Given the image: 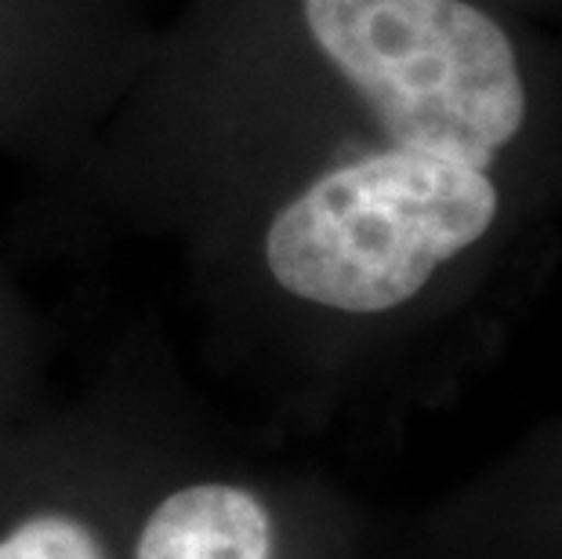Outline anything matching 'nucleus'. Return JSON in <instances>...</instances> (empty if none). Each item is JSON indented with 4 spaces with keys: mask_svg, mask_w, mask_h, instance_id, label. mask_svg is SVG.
<instances>
[{
    "mask_svg": "<svg viewBox=\"0 0 562 559\" xmlns=\"http://www.w3.org/2000/svg\"><path fill=\"white\" fill-rule=\"evenodd\" d=\"M497 171L414 146L360 149L272 215L266 266L286 294L352 316L417 299L501 219Z\"/></svg>",
    "mask_w": 562,
    "mask_h": 559,
    "instance_id": "obj_1",
    "label": "nucleus"
},
{
    "mask_svg": "<svg viewBox=\"0 0 562 559\" xmlns=\"http://www.w3.org/2000/svg\"><path fill=\"white\" fill-rule=\"evenodd\" d=\"M302 22L385 142L486 171L522 146L530 69L475 0H302Z\"/></svg>",
    "mask_w": 562,
    "mask_h": 559,
    "instance_id": "obj_2",
    "label": "nucleus"
},
{
    "mask_svg": "<svg viewBox=\"0 0 562 559\" xmlns=\"http://www.w3.org/2000/svg\"><path fill=\"white\" fill-rule=\"evenodd\" d=\"M135 559H272V516L244 487H182L149 513Z\"/></svg>",
    "mask_w": 562,
    "mask_h": 559,
    "instance_id": "obj_3",
    "label": "nucleus"
},
{
    "mask_svg": "<svg viewBox=\"0 0 562 559\" xmlns=\"http://www.w3.org/2000/svg\"><path fill=\"white\" fill-rule=\"evenodd\" d=\"M0 559H105L102 541L69 513H37L0 538Z\"/></svg>",
    "mask_w": 562,
    "mask_h": 559,
    "instance_id": "obj_4",
    "label": "nucleus"
}]
</instances>
